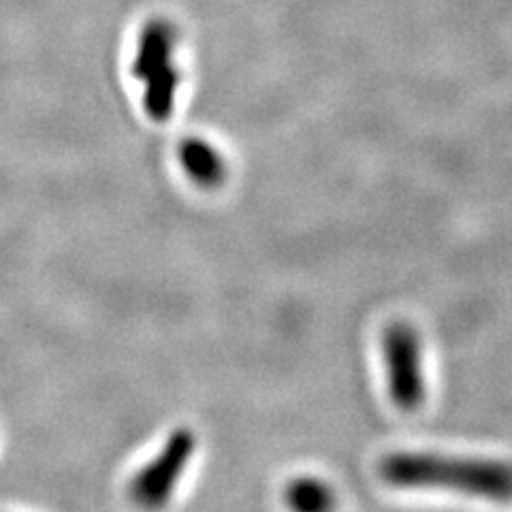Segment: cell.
Here are the masks:
<instances>
[{
  "mask_svg": "<svg viewBox=\"0 0 512 512\" xmlns=\"http://www.w3.org/2000/svg\"><path fill=\"white\" fill-rule=\"evenodd\" d=\"M380 474L402 489H453L498 502L512 500V468L498 461L395 453L382 461Z\"/></svg>",
  "mask_w": 512,
  "mask_h": 512,
  "instance_id": "6da1fadb",
  "label": "cell"
},
{
  "mask_svg": "<svg viewBox=\"0 0 512 512\" xmlns=\"http://www.w3.org/2000/svg\"><path fill=\"white\" fill-rule=\"evenodd\" d=\"M382 352L384 365H387L391 402L399 410H416L425 399L423 352L419 333L406 323L391 325L384 331Z\"/></svg>",
  "mask_w": 512,
  "mask_h": 512,
  "instance_id": "7a4b0ae2",
  "label": "cell"
},
{
  "mask_svg": "<svg viewBox=\"0 0 512 512\" xmlns=\"http://www.w3.org/2000/svg\"><path fill=\"white\" fill-rule=\"evenodd\" d=\"M192 453H195V436L186 429L175 431L163 451L133 478V498L143 506L165 504L171 498L173 489L178 487Z\"/></svg>",
  "mask_w": 512,
  "mask_h": 512,
  "instance_id": "3957f363",
  "label": "cell"
},
{
  "mask_svg": "<svg viewBox=\"0 0 512 512\" xmlns=\"http://www.w3.org/2000/svg\"><path fill=\"white\" fill-rule=\"evenodd\" d=\"M175 32L167 22H150L141 30L137 52L133 60V75L139 82H150L160 75H167L175 69Z\"/></svg>",
  "mask_w": 512,
  "mask_h": 512,
  "instance_id": "277c9868",
  "label": "cell"
},
{
  "mask_svg": "<svg viewBox=\"0 0 512 512\" xmlns=\"http://www.w3.org/2000/svg\"><path fill=\"white\" fill-rule=\"evenodd\" d=\"M180 163L188 178L203 188H216L227 178L224 158L212 143L203 139H186L182 143Z\"/></svg>",
  "mask_w": 512,
  "mask_h": 512,
  "instance_id": "5b68a950",
  "label": "cell"
},
{
  "mask_svg": "<svg viewBox=\"0 0 512 512\" xmlns=\"http://www.w3.org/2000/svg\"><path fill=\"white\" fill-rule=\"evenodd\" d=\"M286 500L295 510L316 512L333 504V493L325 483H320L316 478H301L288 487Z\"/></svg>",
  "mask_w": 512,
  "mask_h": 512,
  "instance_id": "8992f818",
  "label": "cell"
}]
</instances>
